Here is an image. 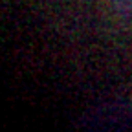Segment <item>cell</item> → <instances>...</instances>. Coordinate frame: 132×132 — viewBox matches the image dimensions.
I'll list each match as a JSON object with an SVG mask.
<instances>
[{
  "label": "cell",
  "instance_id": "obj_1",
  "mask_svg": "<svg viewBox=\"0 0 132 132\" xmlns=\"http://www.w3.org/2000/svg\"><path fill=\"white\" fill-rule=\"evenodd\" d=\"M112 4L123 19L132 20V0H112Z\"/></svg>",
  "mask_w": 132,
  "mask_h": 132
}]
</instances>
